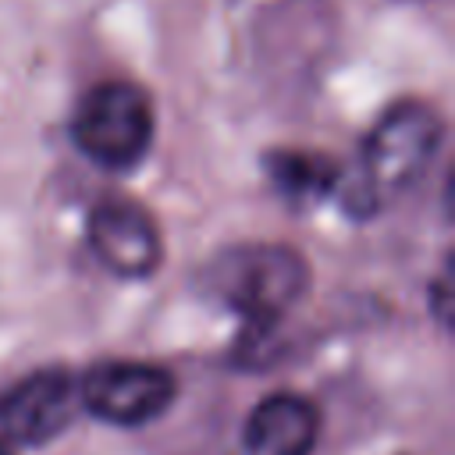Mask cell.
Masks as SVG:
<instances>
[{
  "label": "cell",
  "instance_id": "cell-3",
  "mask_svg": "<svg viewBox=\"0 0 455 455\" xmlns=\"http://www.w3.org/2000/svg\"><path fill=\"white\" fill-rule=\"evenodd\" d=\"M71 139L78 153L96 167H107V171L135 167L153 142L149 96L132 82L92 85L71 117Z\"/></svg>",
  "mask_w": 455,
  "mask_h": 455
},
{
  "label": "cell",
  "instance_id": "cell-6",
  "mask_svg": "<svg viewBox=\"0 0 455 455\" xmlns=\"http://www.w3.org/2000/svg\"><path fill=\"white\" fill-rule=\"evenodd\" d=\"M89 249L96 259L124 281H142L156 274L164 259V242L156 231V220L132 199H103L89 213L85 228Z\"/></svg>",
  "mask_w": 455,
  "mask_h": 455
},
{
  "label": "cell",
  "instance_id": "cell-2",
  "mask_svg": "<svg viewBox=\"0 0 455 455\" xmlns=\"http://www.w3.org/2000/svg\"><path fill=\"white\" fill-rule=\"evenodd\" d=\"M206 288L242 316L245 334L242 345L263 341L284 313L306 295L309 288V267L299 249L277 245V242H245L224 249L210 270Z\"/></svg>",
  "mask_w": 455,
  "mask_h": 455
},
{
  "label": "cell",
  "instance_id": "cell-5",
  "mask_svg": "<svg viewBox=\"0 0 455 455\" xmlns=\"http://www.w3.org/2000/svg\"><path fill=\"white\" fill-rule=\"evenodd\" d=\"M78 409V380L64 366H43L0 391V434L36 448L64 434Z\"/></svg>",
  "mask_w": 455,
  "mask_h": 455
},
{
  "label": "cell",
  "instance_id": "cell-9",
  "mask_svg": "<svg viewBox=\"0 0 455 455\" xmlns=\"http://www.w3.org/2000/svg\"><path fill=\"white\" fill-rule=\"evenodd\" d=\"M0 455H11V448H4V444H0Z\"/></svg>",
  "mask_w": 455,
  "mask_h": 455
},
{
  "label": "cell",
  "instance_id": "cell-8",
  "mask_svg": "<svg viewBox=\"0 0 455 455\" xmlns=\"http://www.w3.org/2000/svg\"><path fill=\"white\" fill-rule=\"evenodd\" d=\"M267 174L277 185V192L291 203H316L327 192H334L341 181V171L334 160H327L320 153H295V149L270 153Z\"/></svg>",
  "mask_w": 455,
  "mask_h": 455
},
{
  "label": "cell",
  "instance_id": "cell-7",
  "mask_svg": "<svg viewBox=\"0 0 455 455\" xmlns=\"http://www.w3.org/2000/svg\"><path fill=\"white\" fill-rule=\"evenodd\" d=\"M320 441V409L295 395L274 391L259 405H252L242 444L249 455H313Z\"/></svg>",
  "mask_w": 455,
  "mask_h": 455
},
{
  "label": "cell",
  "instance_id": "cell-1",
  "mask_svg": "<svg viewBox=\"0 0 455 455\" xmlns=\"http://www.w3.org/2000/svg\"><path fill=\"white\" fill-rule=\"evenodd\" d=\"M444 139L441 114L423 100L395 103L363 139L359 164L341 185V199L355 217L377 213L384 203L402 196L430 167Z\"/></svg>",
  "mask_w": 455,
  "mask_h": 455
},
{
  "label": "cell",
  "instance_id": "cell-4",
  "mask_svg": "<svg viewBox=\"0 0 455 455\" xmlns=\"http://www.w3.org/2000/svg\"><path fill=\"white\" fill-rule=\"evenodd\" d=\"M174 373L156 363L110 359L85 370L78 380V402L92 419L114 427H142L160 419L174 402Z\"/></svg>",
  "mask_w": 455,
  "mask_h": 455
}]
</instances>
